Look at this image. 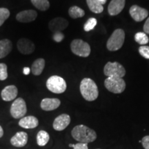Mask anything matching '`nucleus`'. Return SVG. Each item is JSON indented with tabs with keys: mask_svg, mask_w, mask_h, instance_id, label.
<instances>
[{
	"mask_svg": "<svg viewBox=\"0 0 149 149\" xmlns=\"http://www.w3.org/2000/svg\"><path fill=\"white\" fill-rule=\"evenodd\" d=\"M104 73L108 77H121L126 74V70L118 62H108L104 68Z\"/></svg>",
	"mask_w": 149,
	"mask_h": 149,
	"instance_id": "obj_6",
	"label": "nucleus"
},
{
	"mask_svg": "<svg viewBox=\"0 0 149 149\" xmlns=\"http://www.w3.org/2000/svg\"><path fill=\"white\" fill-rule=\"evenodd\" d=\"M46 87L48 90L55 94H61L66 90L67 85L66 81L62 77L57 75L51 76L46 81Z\"/></svg>",
	"mask_w": 149,
	"mask_h": 149,
	"instance_id": "obj_4",
	"label": "nucleus"
},
{
	"mask_svg": "<svg viewBox=\"0 0 149 149\" xmlns=\"http://www.w3.org/2000/svg\"><path fill=\"white\" fill-rule=\"evenodd\" d=\"M135 40L140 45L144 46L149 42V38L145 33L139 32L137 33L135 35Z\"/></svg>",
	"mask_w": 149,
	"mask_h": 149,
	"instance_id": "obj_25",
	"label": "nucleus"
},
{
	"mask_svg": "<svg viewBox=\"0 0 149 149\" xmlns=\"http://www.w3.org/2000/svg\"><path fill=\"white\" fill-rule=\"evenodd\" d=\"M44 67H45L44 59L39 58L33 63L31 70L34 75L38 76L42 73Z\"/></svg>",
	"mask_w": 149,
	"mask_h": 149,
	"instance_id": "obj_20",
	"label": "nucleus"
},
{
	"mask_svg": "<svg viewBox=\"0 0 149 149\" xmlns=\"http://www.w3.org/2000/svg\"><path fill=\"white\" fill-rule=\"evenodd\" d=\"M8 77V70H7V66L6 64L1 63L0 64V80L3 81Z\"/></svg>",
	"mask_w": 149,
	"mask_h": 149,
	"instance_id": "obj_28",
	"label": "nucleus"
},
{
	"mask_svg": "<svg viewBox=\"0 0 149 149\" xmlns=\"http://www.w3.org/2000/svg\"><path fill=\"white\" fill-rule=\"evenodd\" d=\"M129 13L136 22H141L148 15V12L146 9L141 8L137 5H133L130 7Z\"/></svg>",
	"mask_w": 149,
	"mask_h": 149,
	"instance_id": "obj_11",
	"label": "nucleus"
},
{
	"mask_svg": "<svg viewBox=\"0 0 149 149\" xmlns=\"http://www.w3.org/2000/svg\"><path fill=\"white\" fill-rule=\"evenodd\" d=\"M35 7L42 11L47 10L50 7V3L48 0H31Z\"/></svg>",
	"mask_w": 149,
	"mask_h": 149,
	"instance_id": "obj_24",
	"label": "nucleus"
},
{
	"mask_svg": "<svg viewBox=\"0 0 149 149\" xmlns=\"http://www.w3.org/2000/svg\"><path fill=\"white\" fill-rule=\"evenodd\" d=\"M73 146H74V144H69V147H72V148H73Z\"/></svg>",
	"mask_w": 149,
	"mask_h": 149,
	"instance_id": "obj_37",
	"label": "nucleus"
},
{
	"mask_svg": "<svg viewBox=\"0 0 149 149\" xmlns=\"http://www.w3.org/2000/svg\"><path fill=\"white\" fill-rule=\"evenodd\" d=\"M18 94L17 88L14 85H10L6 86L1 91V97L3 101L10 102L17 97Z\"/></svg>",
	"mask_w": 149,
	"mask_h": 149,
	"instance_id": "obj_15",
	"label": "nucleus"
},
{
	"mask_svg": "<svg viewBox=\"0 0 149 149\" xmlns=\"http://www.w3.org/2000/svg\"><path fill=\"white\" fill-rule=\"evenodd\" d=\"M31 70L30 69V68H29V67H24L23 69V73L25 74V75H28V74H29Z\"/></svg>",
	"mask_w": 149,
	"mask_h": 149,
	"instance_id": "obj_34",
	"label": "nucleus"
},
{
	"mask_svg": "<svg viewBox=\"0 0 149 149\" xmlns=\"http://www.w3.org/2000/svg\"><path fill=\"white\" fill-rule=\"evenodd\" d=\"M26 104L23 98L16 99L10 107V115L15 119L22 118L26 115Z\"/></svg>",
	"mask_w": 149,
	"mask_h": 149,
	"instance_id": "obj_8",
	"label": "nucleus"
},
{
	"mask_svg": "<svg viewBox=\"0 0 149 149\" xmlns=\"http://www.w3.org/2000/svg\"><path fill=\"white\" fill-rule=\"evenodd\" d=\"M10 16V11L6 8H0V26Z\"/></svg>",
	"mask_w": 149,
	"mask_h": 149,
	"instance_id": "obj_27",
	"label": "nucleus"
},
{
	"mask_svg": "<svg viewBox=\"0 0 149 149\" xmlns=\"http://www.w3.org/2000/svg\"><path fill=\"white\" fill-rule=\"evenodd\" d=\"M104 85L108 91L115 94L122 93L126 88L125 81L121 77H107Z\"/></svg>",
	"mask_w": 149,
	"mask_h": 149,
	"instance_id": "obj_5",
	"label": "nucleus"
},
{
	"mask_svg": "<svg viewBox=\"0 0 149 149\" xmlns=\"http://www.w3.org/2000/svg\"><path fill=\"white\" fill-rule=\"evenodd\" d=\"M18 51L24 55H29L35 51V46L34 43L29 39L22 38L17 42Z\"/></svg>",
	"mask_w": 149,
	"mask_h": 149,
	"instance_id": "obj_9",
	"label": "nucleus"
},
{
	"mask_svg": "<svg viewBox=\"0 0 149 149\" xmlns=\"http://www.w3.org/2000/svg\"><path fill=\"white\" fill-rule=\"evenodd\" d=\"M68 14H69L70 17L73 19H77L84 16L85 12L83 9L79 8V7L77 6H74L70 7L69 8Z\"/></svg>",
	"mask_w": 149,
	"mask_h": 149,
	"instance_id": "obj_23",
	"label": "nucleus"
},
{
	"mask_svg": "<svg viewBox=\"0 0 149 149\" xmlns=\"http://www.w3.org/2000/svg\"><path fill=\"white\" fill-rule=\"evenodd\" d=\"M68 26V22L63 17H56L50 21L48 23V28L53 33L61 32L66 29Z\"/></svg>",
	"mask_w": 149,
	"mask_h": 149,
	"instance_id": "obj_10",
	"label": "nucleus"
},
{
	"mask_svg": "<svg viewBox=\"0 0 149 149\" xmlns=\"http://www.w3.org/2000/svg\"><path fill=\"white\" fill-rule=\"evenodd\" d=\"M70 49L74 55L82 57H87L90 55L91 47L90 45L84 41L74 40L70 44Z\"/></svg>",
	"mask_w": 149,
	"mask_h": 149,
	"instance_id": "obj_7",
	"label": "nucleus"
},
{
	"mask_svg": "<svg viewBox=\"0 0 149 149\" xmlns=\"http://www.w3.org/2000/svg\"><path fill=\"white\" fill-rule=\"evenodd\" d=\"M70 123V117L68 114H61L54 120L53 127L57 131L64 130Z\"/></svg>",
	"mask_w": 149,
	"mask_h": 149,
	"instance_id": "obj_12",
	"label": "nucleus"
},
{
	"mask_svg": "<svg viewBox=\"0 0 149 149\" xmlns=\"http://www.w3.org/2000/svg\"><path fill=\"white\" fill-rule=\"evenodd\" d=\"M97 149H100V148H97Z\"/></svg>",
	"mask_w": 149,
	"mask_h": 149,
	"instance_id": "obj_38",
	"label": "nucleus"
},
{
	"mask_svg": "<svg viewBox=\"0 0 149 149\" xmlns=\"http://www.w3.org/2000/svg\"><path fill=\"white\" fill-rule=\"evenodd\" d=\"M144 31L146 34H149V17L147 19L144 25Z\"/></svg>",
	"mask_w": 149,
	"mask_h": 149,
	"instance_id": "obj_33",
	"label": "nucleus"
},
{
	"mask_svg": "<svg viewBox=\"0 0 149 149\" xmlns=\"http://www.w3.org/2000/svg\"><path fill=\"white\" fill-rule=\"evenodd\" d=\"M80 92L86 101H95L99 95L97 86L90 78H84L80 83Z\"/></svg>",
	"mask_w": 149,
	"mask_h": 149,
	"instance_id": "obj_2",
	"label": "nucleus"
},
{
	"mask_svg": "<svg viewBox=\"0 0 149 149\" xmlns=\"http://www.w3.org/2000/svg\"><path fill=\"white\" fill-rule=\"evenodd\" d=\"M141 142L144 149H149V135L144 136L141 140Z\"/></svg>",
	"mask_w": 149,
	"mask_h": 149,
	"instance_id": "obj_31",
	"label": "nucleus"
},
{
	"mask_svg": "<svg viewBox=\"0 0 149 149\" xmlns=\"http://www.w3.org/2000/svg\"><path fill=\"white\" fill-rule=\"evenodd\" d=\"M125 39V33L122 29H116L109 37L107 47L110 51H116L122 48Z\"/></svg>",
	"mask_w": 149,
	"mask_h": 149,
	"instance_id": "obj_3",
	"label": "nucleus"
},
{
	"mask_svg": "<svg viewBox=\"0 0 149 149\" xmlns=\"http://www.w3.org/2000/svg\"><path fill=\"white\" fill-rule=\"evenodd\" d=\"M29 136L26 132L19 131L10 139V144L17 148H22L27 144Z\"/></svg>",
	"mask_w": 149,
	"mask_h": 149,
	"instance_id": "obj_13",
	"label": "nucleus"
},
{
	"mask_svg": "<svg viewBox=\"0 0 149 149\" xmlns=\"http://www.w3.org/2000/svg\"><path fill=\"white\" fill-rule=\"evenodd\" d=\"M71 135L76 141L85 144L93 142L97 139L95 131L83 124L74 126L71 131Z\"/></svg>",
	"mask_w": 149,
	"mask_h": 149,
	"instance_id": "obj_1",
	"label": "nucleus"
},
{
	"mask_svg": "<svg viewBox=\"0 0 149 149\" xmlns=\"http://www.w3.org/2000/svg\"><path fill=\"white\" fill-rule=\"evenodd\" d=\"M39 125V120L36 117L30 116L24 117L19 121V126L25 129H32L36 128Z\"/></svg>",
	"mask_w": 149,
	"mask_h": 149,
	"instance_id": "obj_18",
	"label": "nucleus"
},
{
	"mask_svg": "<svg viewBox=\"0 0 149 149\" xmlns=\"http://www.w3.org/2000/svg\"><path fill=\"white\" fill-rule=\"evenodd\" d=\"M64 35L61 32L54 33L53 40H55L56 42H61V41L64 40Z\"/></svg>",
	"mask_w": 149,
	"mask_h": 149,
	"instance_id": "obj_30",
	"label": "nucleus"
},
{
	"mask_svg": "<svg viewBox=\"0 0 149 149\" xmlns=\"http://www.w3.org/2000/svg\"><path fill=\"white\" fill-rule=\"evenodd\" d=\"M86 3L89 9L94 13L98 14L103 12V5H102L97 0H86Z\"/></svg>",
	"mask_w": 149,
	"mask_h": 149,
	"instance_id": "obj_22",
	"label": "nucleus"
},
{
	"mask_svg": "<svg viewBox=\"0 0 149 149\" xmlns=\"http://www.w3.org/2000/svg\"><path fill=\"white\" fill-rule=\"evenodd\" d=\"M73 149H88V144H85V143H77V144H74Z\"/></svg>",
	"mask_w": 149,
	"mask_h": 149,
	"instance_id": "obj_32",
	"label": "nucleus"
},
{
	"mask_svg": "<svg viewBox=\"0 0 149 149\" xmlns=\"http://www.w3.org/2000/svg\"><path fill=\"white\" fill-rule=\"evenodd\" d=\"M13 49V44L8 39L0 40V59L3 58L10 53Z\"/></svg>",
	"mask_w": 149,
	"mask_h": 149,
	"instance_id": "obj_19",
	"label": "nucleus"
},
{
	"mask_svg": "<svg viewBox=\"0 0 149 149\" xmlns=\"http://www.w3.org/2000/svg\"><path fill=\"white\" fill-rule=\"evenodd\" d=\"M97 19L95 18H89L87 22H86L84 26V30L86 32H88V31H91V30L94 29V28L95 27V26L97 25Z\"/></svg>",
	"mask_w": 149,
	"mask_h": 149,
	"instance_id": "obj_26",
	"label": "nucleus"
},
{
	"mask_svg": "<svg viewBox=\"0 0 149 149\" xmlns=\"http://www.w3.org/2000/svg\"><path fill=\"white\" fill-rule=\"evenodd\" d=\"M60 104V100L57 98H44L41 102L40 107L43 111H51L57 109Z\"/></svg>",
	"mask_w": 149,
	"mask_h": 149,
	"instance_id": "obj_14",
	"label": "nucleus"
},
{
	"mask_svg": "<svg viewBox=\"0 0 149 149\" xmlns=\"http://www.w3.org/2000/svg\"><path fill=\"white\" fill-rule=\"evenodd\" d=\"M3 128L1 127V126H0V138H1V137H3Z\"/></svg>",
	"mask_w": 149,
	"mask_h": 149,
	"instance_id": "obj_35",
	"label": "nucleus"
},
{
	"mask_svg": "<svg viewBox=\"0 0 149 149\" xmlns=\"http://www.w3.org/2000/svg\"><path fill=\"white\" fill-rule=\"evenodd\" d=\"M97 1H99V2L101 3L102 5H103V4H105L106 2H107V0H97Z\"/></svg>",
	"mask_w": 149,
	"mask_h": 149,
	"instance_id": "obj_36",
	"label": "nucleus"
},
{
	"mask_svg": "<svg viewBox=\"0 0 149 149\" xmlns=\"http://www.w3.org/2000/svg\"><path fill=\"white\" fill-rule=\"evenodd\" d=\"M139 53L145 59H149V46H141L139 48Z\"/></svg>",
	"mask_w": 149,
	"mask_h": 149,
	"instance_id": "obj_29",
	"label": "nucleus"
},
{
	"mask_svg": "<svg viewBox=\"0 0 149 149\" xmlns=\"http://www.w3.org/2000/svg\"><path fill=\"white\" fill-rule=\"evenodd\" d=\"M37 17V13L34 10H27L19 12L16 15V19L22 23L33 22Z\"/></svg>",
	"mask_w": 149,
	"mask_h": 149,
	"instance_id": "obj_16",
	"label": "nucleus"
},
{
	"mask_svg": "<svg viewBox=\"0 0 149 149\" xmlns=\"http://www.w3.org/2000/svg\"><path fill=\"white\" fill-rule=\"evenodd\" d=\"M125 2L126 0H111L108 7L110 15L115 16L120 14L125 6Z\"/></svg>",
	"mask_w": 149,
	"mask_h": 149,
	"instance_id": "obj_17",
	"label": "nucleus"
},
{
	"mask_svg": "<svg viewBox=\"0 0 149 149\" xmlns=\"http://www.w3.org/2000/svg\"><path fill=\"white\" fill-rule=\"evenodd\" d=\"M37 144L40 146H45L50 140V135L45 130H40L37 135Z\"/></svg>",
	"mask_w": 149,
	"mask_h": 149,
	"instance_id": "obj_21",
	"label": "nucleus"
}]
</instances>
